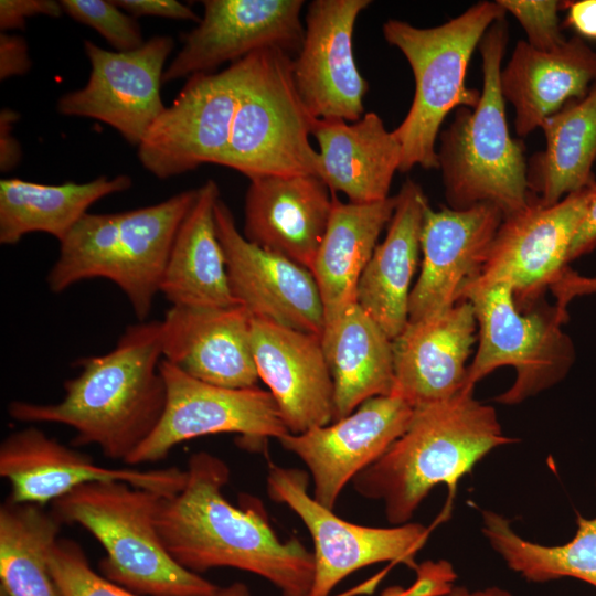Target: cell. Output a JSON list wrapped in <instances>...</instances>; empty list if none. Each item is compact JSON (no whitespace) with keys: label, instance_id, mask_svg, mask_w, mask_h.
Returning <instances> with one entry per match:
<instances>
[{"label":"cell","instance_id":"obj_23","mask_svg":"<svg viewBox=\"0 0 596 596\" xmlns=\"http://www.w3.org/2000/svg\"><path fill=\"white\" fill-rule=\"evenodd\" d=\"M252 316L241 305L174 307L162 326V360L216 386L248 389L259 380L251 340Z\"/></svg>","mask_w":596,"mask_h":596},{"label":"cell","instance_id":"obj_43","mask_svg":"<svg viewBox=\"0 0 596 596\" xmlns=\"http://www.w3.org/2000/svg\"><path fill=\"white\" fill-rule=\"evenodd\" d=\"M18 114L12 109H2L0 113V169L8 172L21 159V147L13 136L14 123Z\"/></svg>","mask_w":596,"mask_h":596},{"label":"cell","instance_id":"obj_38","mask_svg":"<svg viewBox=\"0 0 596 596\" xmlns=\"http://www.w3.org/2000/svg\"><path fill=\"white\" fill-rule=\"evenodd\" d=\"M415 573V582L409 587L390 586L381 596H445L451 593L457 578L453 565L444 560L425 561L418 564Z\"/></svg>","mask_w":596,"mask_h":596},{"label":"cell","instance_id":"obj_36","mask_svg":"<svg viewBox=\"0 0 596 596\" xmlns=\"http://www.w3.org/2000/svg\"><path fill=\"white\" fill-rule=\"evenodd\" d=\"M63 13L97 31L115 51H132L143 45L135 18L107 0H61Z\"/></svg>","mask_w":596,"mask_h":596},{"label":"cell","instance_id":"obj_42","mask_svg":"<svg viewBox=\"0 0 596 596\" xmlns=\"http://www.w3.org/2000/svg\"><path fill=\"white\" fill-rule=\"evenodd\" d=\"M565 24L583 40L596 41V0L562 1Z\"/></svg>","mask_w":596,"mask_h":596},{"label":"cell","instance_id":"obj_41","mask_svg":"<svg viewBox=\"0 0 596 596\" xmlns=\"http://www.w3.org/2000/svg\"><path fill=\"white\" fill-rule=\"evenodd\" d=\"M31 68V60L28 53V45L23 38L0 33V78L1 81L21 76Z\"/></svg>","mask_w":596,"mask_h":596},{"label":"cell","instance_id":"obj_21","mask_svg":"<svg viewBox=\"0 0 596 596\" xmlns=\"http://www.w3.org/2000/svg\"><path fill=\"white\" fill-rule=\"evenodd\" d=\"M477 329L475 309L469 300H461L435 316L408 321L392 340V395L417 408L449 400L461 392Z\"/></svg>","mask_w":596,"mask_h":596},{"label":"cell","instance_id":"obj_28","mask_svg":"<svg viewBox=\"0 0 596 596\" xmlns=\"http://www.w3.org/2000/svg\"><path fill=\"white\" fill-rule=\"evenodd\" d=\"M332 198L329 223L310 268L323 305L324 328L358 304L359 280L396 205V195L363 204L341 202L334 193Z\"/></svg>","mask_w":596,"mask_h":596},{"label":"cell","instance_id":"obj_11","mask_svg":"<svg viewBox=\"0 0 596 596\" xmlns=\"http://www.w3.org/2000/svg\"><path fill=\"white\" fill-rule=\"evenodd\" d=\"M167 386L163 415L150 436L129 456L135 467L158 462L179 444L214 434H238L245 444L260 447L269 438L289 434L268 390L227 389L199 381L161 360Z\"/></svg>","mask_w":596,"mask_h":596},{"label":"cell","instance_id":"obj_18","mask_svg":"<svg viewBox=\"0 0 596 596\" xmlns=\"http://www.w3.org/2000/svg\"><path fill=\"white\" fill-rule=\"evenodd\" d=\"M302 0H204L203 15L166 67L163 84L214 73L268 47L299 52Z\"/></svg>","mask_w":596,"mask_h":596},{"label":"cell","instance_id":"obj_3","mask_svg":"<svg viewBox=\"0 0 596 596\" xmlns=\"http://www.w3.org/2000/svg\"><path fill=\"white\" fill-rule=\"evenodd\" d=\"M513 440L496 409L462 390L415 408L405 433L351 483L359 496L383 502L389 523L405 524L434 487L453 488L490 450Z\"/></svg>","mask_w":596,"mask_h":596},{"label":"cell","instance_id":"obj_5","mask_svg":"<svg viewBox=\"0 0 596 596\" xmlns=\"http://www.w3.org/2000/svg\"><path fill=\"white\" fill-rule=\"evenodd\" d=\"M196 195L198 189H191L143 207L85 214L60 242L46 276L49 289L60 294L82 280L107 279L125 294L138 321H146L175 234Z\"/></svg>","mask_w":596,"mask_h":596},{"label":"cell","instance_id":"obj_24","mask_svg":"<svg viewBox=\"0 0 596 596\" xmlns=\"http://www.w3.org/2000/svg\"><path fill=\"white\" fill-rule=\"evenodd\" d=\"M332 203L330 190L313 174L251 179L242 234L251 243L310 270Z\"/></svg>","mask_w":596,"mask_h":596},{"label":"cell","instance_id":"obj_15","mask_svg":"<svg viewBox=\"0 0 596 596\" xmlns=\"http://www.w3.org/2000/svg\"><path fill=\"white\" fill-rule=\"evenodd\" d=\"M414 409L398 396H375L345 417L278 441L307 467L313 498L334 510L345 486L405 433Z\"/></svg>","mask_w":596,"mask_h":596},{"label":"cell","instance_id":"obj_17","mask_svg":"<svg viewBox=\"0 0 596 596\" xmlns=\"http://www.w3.org/2000/svg\"><path fill=\"white\" fill-rule=\"evenodd\" d=\"M214 221L236 304L252 318L321 338L324 312L312 273L247 241L221 199Z\"/></svg>","mask_w":596,"mask_h":596},{"label":"cell","instance_id":"obj_26","mask_svg":"<svg viewBox=\"0 0 596 596\" xmlns=\"http://www.w3.org/2000/svg\"><path fill=\"white\" fill-rule=\"evenodd\" d=\"M428 205L421 185L407 179L396 194L385 238L376 245L359 280L358 305L392 340L408 322L411 286Z\"/></svg>","mask_w":596,"mask_h":596},{"label":"cell","instance_id":"obj_37","mask_svg":"<svg viewBox=\"0 0 596 596\" xmlns=\"http://www.w3.org/2000/svg\"><path fill=\"white\" fill-rule=\"evenodd\" d=\"M507 13H511L534 49L552 51L567 39L562 33L558 12L562 1L556 0H497Z\"/></svg>","mask_w":596,"mask_h":596},{"label":"cell","instance_id":"obj_22","mask_svg":"<svg viewBox=\"0 0 596 596\" xmlns=\"http://www.w3.org/2000/svg\"><path fill=\"white\" fill-rule=\"evenodd\" d=\"M251 340L258 376L290 434L333 422V382L319 336L252 318Z\"/></svg>","mask_w":596,"mask_h":596},{"label":"cell","instance_id":"obj_6","mask_svg":"<svg viewBox=\"0 0 596 596\" xmlns=\"http://www.w3.org/2000/svg\"><path fill=\"white\" fill-rule=\"evenodd\" d=\"M505 14L498 1L486 0L434 28L395 19L384 22L385 41L405 56L415 82L411 107L392 130L401 146L398 172L416 166L438 169L437 140L445 118L459 107H475L480 97V91L466 85L472 53L487 30Z\"/></svg>","mask_w":596,"mask_h":596},{"label":"cell","instance_id":"obj_8","mask_svg":"<svg viewBox=\"0 0 596 596\" xmlns=\"http://www.w3.org/2000/svg\"><path fill=\"white\" fill-rule=\"evenodd\" d=\"M313 117L292 77V58L280 49L238 61L237 104L220 166L249 180L264 175H319L320 157L309 141Z\"/></svg>","mask_w":596,"mask_h":596},{"label":"cell","instance_id":"obj_47","mask_svg":"<svg viewBox=\"0 0 596 596\" xmlns=\"http://www.w3.org/2000/svg\"><path fill=\"white\" fill-rule=\"evenodd\" d=\"M0 596H7L3 592L0 590Z\"/></svg>","mask_w":596,"mask_h":596},{"label":"cell","instance_id":"obj_40","mask_svg":"<svg viewBox=\"0 0 596 596\" xmlns=\"http://www.w3.org/2000/svg\"><path fill=\"white\" fill-rule=\"evenodd\" d=\"M120 9L131 17H158L173 20H191L196 23L201 18L187 4L175 0H115Z\"/></svg>","mask_w":596,"mask_h":596},{"label":"cell","instance_id":"obj_20","mask_svg":"<svg viewBox=\"0 0 596 596\" xmlns=\"http://www.w3.org/2000/svg\"><path fill=\"white\" fill-rule=\"evenodd\" d=\"M503 220L489 203L464 210L427 206L424 216L421 272L412 288L408 321L440 313L462 300L479 277Z\"/></svg>","mask_w":596,"mask_h":596},{"label":"cell","instance_id":"obj_32","mask_svg":"<svg viewBox=\"0 0 596 596\" xmlns=\"http://www.w3.org/2000/svg\"><path fill=\"white\" fill-rule=\"evenodd\" d=\"M127 174L98 177L84 183L42 184L18 178L0 181V243L15 245L23 236L42 232L62 242L89 206L130 189Z\"/></svg>","mask_w":596,"mask_h":596},{"label":"cell","instance_id":"obj_9","mask_svg":"<svg viewBox=\"0 0 596 596\" xmlns=\"http://www.w3.org/2000/svg\"><path fill=\"white\" fill-rule=\"evenodd\" d=\"M478 323V348L468 365L465 389L500 366H512L515 381L494 401L513 405L563 380L575 361L572 339L562 329L567 310L535 305L520 309L508 285L468 291Z\"/></svg>","mask_w":596,"mask_h":596},{"label":"cell","instance_id":"obj_39","mask_svg":"<svg viewBox=\"0 0 596 596\" xmlns=\"http://www.w3.org/2000/svg\"><path fill=\"white\" fill-rule=\"evenodd\" d=\"M63 13L60 1L54 0H1L0 30L24 29L26 20L35 15L58 18Z\"/></svg>","mask_w":596,"mask_h":596},{"label":"cell","instance_id":"obj_4","mask_svg":"<svg viewBox=\"0 0 596 596\" xmlns=\"http://www.w3.org/2000/svg\"><path fill=\"white\" fill-rule=\"evenodd\" d=\"M508 40L505 18L487 30L478 46L482 62L479 100L472 108H457L438 136L437 162L448 207L489 203L504 217L531 202L524 145L509 131L499 86Z\"/></svg>","mask_w":596,"mask_h":596},{"label":"cell","instance_id":"obj_34","mask_svg":"<svg viewBox=\"0 0 596 596\" xmlns=\"http://www.w3.org/2000/svg\"><path fill=\"white\" fill-rule=\"evenodd\" d=\"M482 532L507 565L528 582L546 583L574 577L596 587V517L577 513V530L562 545H541L524 540L504 517L482 510Z\"/></svg>","mask_w":596,"mask_h":596},{"label":"cell","instance_id":"obj_44","mask_svg":"<svg viewBox=\"0 0 596 596\" xmlns=\"http://www.w3.org/2000/svg\"><path fill=\"white\" fill-rule=\"evenodd\" d=\"M596 247V195L594 196L588 211L578 227L572 242L568 263L592 252Z\"/></svg>","mask_w":596,"mask_h":596},{"label":"cell","instance_id":"obj_12","mask_svg":"<svg viewBox=\"0 0 596 596\" xmlns=\"http://www.w3.org/2000/svg\"><path fill=\"white\" fill-rule=\"evenodd\" d=\"M596 182L553 205L531 202L504 216L492 241L479 277L465 290L511 287L517 306L529 308L540 300L568 267V253L588 207Z\"/></svg>","mask_w":596,"mask_h":596},{"label":"cell","instance_id":"obj_25","mask_svg":"<svg viewBox=\"0 0 596 596\" xmlns=\"http://www.w3.org/2000/svg\"><path fill=\"white\" fill-rule=\"evenodd\" d=\"M595 82L596 51L577 35L552 51L519 40L499 75L501 94L514 108L520 139L568 102L584 97Z\"/></svg>","mask_w":596,"mask_h":596},{"label":"cell","instance_id":"obj_33","mask_svg":"<svg viewBox=\"0 0 596 596\" xmlns=\"http://www.w3.org/2000/svg\"><path fill=\"white\" fill-rule=\"evenodd\" d=\"M63 524L43 507L10 499L0 507V590L7 596H60L49 554Z\"/></svg>","mask_w":596,"mask_h":596},{"label":"cell","instance_id":"obj_31","mask_svg":"<svg viewBox=\"0 0 596 596\" xmlns=\"http://www.w3.org/2000/svg\"><path fill=\"white\" fill-rule=\"evenodd\" d=\"M540 128L545 147L528 159L526 181L531 200L549 206L596 182V82Z\"/></svg>","mask_w":596,"mask_h":596},{"label":"cell","instance_id":"obj_46","mask_svg":"<svg viewBox=\"0 0 596 596\" xmlns=\"http://www.w3.org/2000/svg\"><path fill=\"white\" fill-rule=\"evenodd\" d=\"M213 596H253V594L244 583L234 582L227 586L219 587Z\"/></svg>","mask_w":596,"mask_h":596},{"label":"cell","instance_id":"obj_19","mask_svg":"<svg viewBox=\"0 0 596 596\" xmlns=\"http://www.w3.org/2000/svg\"><path fill=\"white\" fill-rule=\"evenodd\" d=\"M370 0H315L308 4L302 45L292 77L307 110L317 119L353 123L365 114L368 82L353 55V32Z\"/></svg>","mask_w":596,"mask_h":596},{"label":"cell","instance_id":"obj_45","mask_svg":"<svg viewBox=\"0 0 596 596\" xmlns=\"http://www.w3.org/2000/svg\"><path fill=\"white\" fill-rule=\"evenodd\" d=\"M451 596H512L508 590L499 587H489L486 589L468 592L464 588L453 589Z\"/></svg>","mask_w":596,"mask_h":596},{"label":"cell","instance_id":"obj_30","mask_svg":"<svg viewBox=\"0 0 596 596\" xmlns=\"http://www.w3.org/2000/svg\"><path fill=\"white\" fill-rule=\"evenodd\" d=\"M320 339L333 382V421L369 398L392 394V339L358 304L326 327Z\"/></svg>","mask_w":596,"mask_h":596},{"label":"cell","instance_id":"obj_16","mask_svg":"<svg viewBox=\"0 0 596 596\" xmlns=\"http://www.w3.org/2000/svg\"><path fill=\"white\" fill-rule=\"evenodd\" d=\"M0 476L10 483L8 499L44 507L75 488L95 481H123L161 497L179 492L187 472L159 469L107 468L92 457L49 437L35 426L9 434L0 445Z\"/></svg>","mask_w":596,"mask_h":596},{"label":"cell","instance_id":"obj_2","mask_svg":"<svg viewBox=\"0 0 596 596\" xmlns=\"http://www.w3.org/2000/svg\"><path fill=\"white\" fill-rule=\"evenodd\" d=\"M161 321L128 326L106 354L78 359L79 373L64 382L56 403L12 401L11 418L66 425L73 447L97 446L111 460L126 461L159 424L167 404Z\"/></svg>","mask_w":596,"mask_h":596},{"label":"cell","instance_id":"obj_10","mask_svg":"<svg viewBox=\"0 0 596 596\" xmlns=\"http://www.w3.org/2000/svg\"><path fill=\"white\" fill-rule=\"evenodd\" d=\"M309 473L269 462L267 496L287 505L304 523L313 543V581L309 596H329L358 570L377 563H401L416 570V554L428 529L408 522L392 528L365 526L347 521L321 503L309 489Z\"/></svg>","mask_w":596,"mask_h":596},{"label":"cell","instance_id":"obj_35","mask_svg":"<svg viewBox=\"0 0 596 596\" xmlns=\"http://www.w3.org/2000/svg\"><path fill=\"white\" fill-rule=\"evenodd\" d=\"M49 566L60 596H141L95 572L79 544L58 538Z\"/></svg>","mask_w":596,"mask_h":596},{"label":"cell","instance_id":"obj_1","mask_svg":"<svg viewBox=\"0 0 596 596\" xmlns=\"http://www.w3.org/2000/svg\"><path fill=\"white\" fill-rule=\"evenodd\" d=\"M183 488L161 497L156 525L166 550L183 568L203 574L237 568L273 584L283 596H309L313 555L298 539L281 540L262 504L233 505L223 494L230 468L207 451L190 456Z\"/></svg>","mask_w":596,"mask_h":596},{"label":"cell","instance_id":"obj_29","mask_svg":"<svg viewBox=\"0 0 596 596\" xmlns=\"http://www.w3.org/2000/svg\"><path fill=\"white\" fill-rule=\"evenodd\" d=\"M220 199L215 181L198 189L172 244L160 292L174 307L225 308L237 305L219 241L214 209Z\"/></svg>","mask_w":596,"mask_h":596},{"label":"cell","instance_id":"obj_13","mask_svg":"<svg viewBox=\"0 0 596 596\" xmlns=\"http://www.w3.org/2000/svg\"><path fill=\"white\" fill-rule=\"evenodd\" d=\"M83 45L91 64L88 81L58 98L57 113L105 123L138 147L166 108L160 87L174 40L157 35L126 52L105 50L89 40Z\"/></svg>","mask_w":596,"mask_h":596},{"label":"cell","instance_id":"obj_14","mask_svg":"<svg viewBox=\"0 0 596 596\" xmlns=\"http://www.w3.org/2000/svg\"><path fill=\"white\" fill-rule=\"evenodd\" d=\"M238 61L221 72L190 76L137 147L141 166L158 179L219 164L237 104Z\"/></svg>","mask_w":596,"mask_h":596},{"label":"cell","instance_id":"obj_7","mask_svg":"<svg viewBox=\"0 0 596 596\" xmlns=\"http://www.w3.org/2000/svg\"><path fill=\"white\" fill-rule=\"evenodd\" d=\"M161 496L123 481L79 486L52 502L62 523L77 524L104 547L99 571L141 596H213L219 586L179 565L156 525Z\"/></svg>","mask_w":596,"mask_h":596},{"label":"cell","instance_id":"obj_27","mask_svg":"<svg viewBox=\"0 0 596 596\" xmlns=\"http://www.w3.org/2000/svg\"><path fill=\"white\" fill-rule=\"evenodd\" d=\"M311 135L319 146V178L331 192L351 203L387 199L401 166V146L374 111L356 121L313 119Z\"/></svg>","mask_w":596,"mask_h":596}]
</instances>
